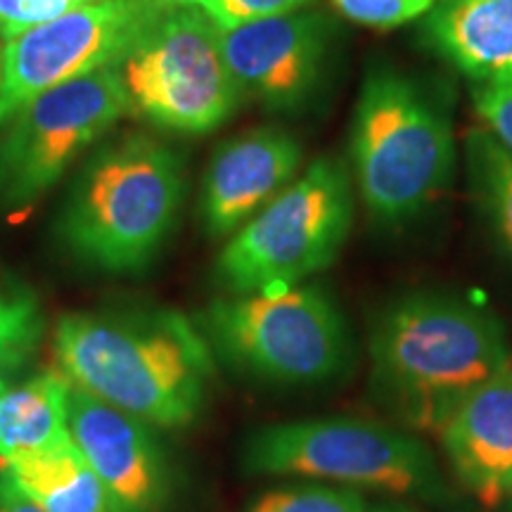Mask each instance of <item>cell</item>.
Returning a JSON list of instances; mask_svg holds the SVG:
<instances>
[{"instance_id": "6da1fadb", "label": "cell", "mask_w": 512, "mask_h": 512, "mask_svg": "<svg viewBox=\"0 0 512 512\" xmlns=\"http://www.w3.org/2000/svg\"><path fill=\"white\" fill-rule=\"evenodd\" d=\"M64 377L152 427L197 418L214 375V351L195 320L171 309L67 313L55 325Z\"/></svg>"}, {"instance_id": "7a4b0ae2", "label": "cell", "mask_w": 512, "mask_h": 512, "mask_svg": "<svg viewBox=\"0 0 512 512\" xmlns=\"http://www.w3.org/2000/svg\"><path fill=\"white\" fill-rule=\"evenodd\" d=\"M510 366L503 323L441 292L396 299L370 335V389L399 425L441 432L453 413Z\"/></svg>"}, {"instance_id": "3957f363", "label": "cell", "mask_w": 512, "mask_h": 512, "mask_svg": "<svg viewBox=\"0 0 512 512\" xmlns=\"http://www.w3.org/2000/svg\"><path fill=\"white\" fill-rule=\"evenodd\" d=\"M185 162L150 133L105 140L83 162L55 219L57 245L98 273H143L181 219Z\"/></svg>"}, {"instance_id": "277c9868", "label": "cell", "mask_w": 512, "mask_h": 512, "mask_svg": "<svg viewBox=\"0 0 512 512\" xmlns=\"http://www.w3.org/2000/svg\"><path fill=\"white\" fill-rule=\"evenodd\" d=\"M349 157L368 214L382 226H401L418 219L451 181V119L411 76L377 67L358 95Z\"/></svg>"}, {"instance_id": "5b68a950", "label": "cell", "mask_w": 512, "mask_h": 512, "mask_svg": "<svg viewBox=\"0 0 512 512\" xmlns=\"http://www.w3.org/2000/svg\"><path fill=\"white\" fill-rule=\"evenodd\" d=\"M242 470L330 479L430 505L453 503L430 448L387 422L316 418L261 427L245 441Z\"/></svg>"}, {"instance_id": "8992f818", "label": "cell", "mask_w": 512, "mask_h": 512, "mask_svg": "<svg viewBox=\"0 0 512 512\" xmlns=\"http://www.w3.org/2000/svg\"><path fill=\"white\" fill-rule=\"evenodd\" d=\"M354 223V185L342 162L318 157L230 238L216 280L230 294H280L328 268Z\"/></svg>"}, {"instance_id": "52a82bcc", "label": "cell", "mask_w": 512, "mask_h": 512, "mask_svg": "<svg viewBox=\"0 0 512 512\" xmlns=\"http://www.w3.org/2000/svg\"><path fill=\"white\" fill-rule=\"evenodd\" d=\"M195 323L214 356L256 380L287 387L323 384L351 361L347 320L316 285L216 299Z\"/></svg>"}, {"instance_id": "ba28073f", "label": "cell", "mask_w": 512, "mask_h": 512, "mask_svg": "<svg viewBox=\"0 0 512 512\" xmlns=\"http://www.w3.org/2000/svg\"><path fill=\"white\" fill-rule=\"evenodd\" d=\"M126 110L162 131L204 136L233 117L242 93L221 31L192 5H174L112 64Z\"/></svg>"}, {"instance_id": "9c48e42d", "label": "cell", "mask_w": 512, "mask_h": 512, "mask_svg": "<svg viewBox=\"0 0 512 512\" xmlns=\"http://www.w3.org/2000/svg\"><path fill=\"white\" fill-rule=\"evenodd\" d=\"M126 114L112 67L64 81L19 107L0 136V214L17 219L43 200Z\"/></svg>"}, {"instance_id": "30bf717a", "label": "cell", "mask_w": 512, "mask_h": 512, "mask_svg": "<svg viewBox=\"0 0 512 512\" xmlns=\"http://www.w3.org/2000/svg\"><path fill=\"white\" fill-rule=\"evenodd\" d=\"M183 0H98L5 41L0 126L31 98L112 67L166 10Z\"/></svg>"}, {"instance_id": "8fae6325", "label": "cell", "mask_w": 512, "mask_h": 512, "mask_svg": "<svg viewBox=\"0 0 512 512\" xmlns=\"http://www.w3.org/2000/svg\"><path fill=\"white\" fill-rule=\"evenodd\" d=\"M335 24L318 10H297L221 31L226 62L242 100L271 112H297L328 69Z\"/></svg>"}, {"instance_id": "7c38bea8", "label": "cell", "mask_w": 512, "mask_h": 512, "mask_svg": "<svg viewBox=\"0 0 512 512\" xmlns=\"http://www.w3.org/2000/svg\"><path fill=\"white\" fill-rule=\"evenodd\" d=\"M69 434L98 475L107 512H159L171 491L166 453L152 425L72 384Z\"/></svg>"}, {"instance_id": "4fadbf2b", "label": "cell", "mask_w": 512, "mask_h": 512, "mask_svg": "<svg viewBox=\"0 0 512 512\" xmlns=\"http://www.w3.org/2000/svg\"><path fill=\"white\" fill-rule=\"evenodd\" d=\"M299 140L283 128H252L214 150L202 176L200 219L211 238L238 233L297 178Z\"/></svg>"}, {"instance_id": "5bb4252c", "label": "cell", "mask_w": 512, "mask_h": 512, "mask_svg": "<svg viewBox=\"0 0 512 512\" xmlns=\"http://www.w3.org/2000/svg\"><path fill=\"white\" fill-rule=\"evenodd\" d=\"M441 434L458 482L489 508L512 496V363L453 413Z\"/></svg>"}, {"instance_id": "9a60e30c", "label": "cell", "mask_w": 512, "mask_h": 512, "mask_svg": "<svg viewBox=\"0 0 512 512\" xmlns=\"http://www.w3.org/2000/svg\"><path fill=\"white\" fill-rule=\"evenodd\" d=\"M425 38L477 83L512 79V0H434Z\"/></svg>"}, {"instance_id": "2e32d148", "label": "cell", "mask_w": 512, "mask_h": 512, "mask_svg": "<svg viewBox=\"0 0 512 512\" xmlns=\"http://www.w3.org/2000/svg\"><path fill=\"white\" fill-rule=\"evenodd\" d=\"M72 382L57 373H38L29 380L0 387V458H17L50 451L72 439L67 401Z\"/></svg>"}, {"instance_id": "e0dca14e", "label": "cell", "mask_w": 512, "mask_h": 512, "mask_svg": "<svg viewBox=\"0 0 512 512\" xmlns=\"http://www.w3.org/2000/svg\"><path fill=\"white\" fill-rule=\"evenodd\" d=\"M3 465L46 512H107L105 489L74 439Z\"/></svg>"}, {"instance_id": "ac0fdd59", "label": "cell", "mask_w": 512, "mask_h": 512, "mask_svg": "<svg viewBox=\"0 0 512 512\" xmlns=\"http://www.w3.org/2000/svg\"><path fill=\"white\" fill-rule=\"evenodd\" d=\"M467 159L479 204L512 256V157L486 128H477L467 136Z\"/></svg>"}, {"instance_id": "d6986e66", "label": "cell", "mask_w": 512, "mask_h": 512, "mask_svg": "<svg viewBox=\"0 0 512 512\" xmlns=\"http://www.w3.org/2000/svg\"><path fill=\"white\" fill-rule=\"evenodd\" d=\"M46 335V316L36 294L0 285V375L15 373L36 354Z\"/></svg>"}, {"instance_id": "ffe728a7", "label": "cell", "mask_w": 512, "mask_h": 512, "mask_svg": "<svg viewBox=\"0 0 512 512\" xmlns=\"http://www.w3.org/2000/svg\"><path fill=\"white\" fill-rule=\"evenodd\" d=\"M366 498L354 489L302 484L275 489L261 496L249 512H368Z\"/></svg>"}, {"instance_id": "44dd1931", "label": "cell", "mask_w": 512, "mask_h": 512, "mask_svg": "<svg viewBox=\"0 0 512 512\" xmlns=\"http://www.w3.org/2000/svg\"><path fill=\"white\" fill-rule=\"evenodd\" d=\"M311 3L316 0H183V5L202 10L219 31H233L259 19L304 10Z\"/></svg>"}, {"instance_id": "7402d4cb", "label": "cell", "mask_w": 512, "mask_h": 512, "mask_svg": "<svg viewBox=\"0 0 512 512\" xmlns=\"http://www.w3.org/2000/svg\"><path fill=\"white\" fill-rule=\"evenodd\" d=\"M349 22L370 29H396L432 10L434 0H330Z\"/></svg>"}, {"instance_id": "603a6c76", "label": "cell", "mask_w": 512, "mask_h": 512, "mask_svg": "<svg viewBox=\"0 0 512 512\" xmlns=\"http://www.w3.org/2000/svg\"><path fill=\"white\" fill-rule=\"evenodd\" d=\"M91 3L98 0H0V36L3 41H12L24 31Z\"/></svg>"}, {"instance_id": "cb8c5ba5", "label": "cell", "mask_w": 512, "mask_h": 512, "mask_svg": "<svg viewBox=\"0 0 512 512\" xmlns=\"http://www.w3.org/2000/svg\"><path fill=\"white\" fill-rule=\"evenodd\" d=\"M472 100H475L477 117L484 121L486 131L512 157V79L477 83Z\"/></svg>"}, {"instance_id": "d4e9b609", "label": "cell", "mask_w": 512, "mask_h": 512, "mask_svg": "<svg viewBox=\"0 0 512 512\" xmlns=\"http://www.w3.org/2000/svg\"><path fill=\"white\" fill-rule=\"evenodd\" d=\"M0 512H46L17 484L5 465H0Z\"/></svg>"}, {"instance_id": "484cf974", "label": "cell", "mask_w": 512, "mask_h": 512, "mask_svg": "<svg viewBox=\"0 0 512 512\" xmlns=\"http://www.w3.org/2000/svg\"><path fill=\"white\" fill-rule=\"evenodd\" d=\"M368 512H415L406 505H394V503H382V505H370Z\"/></svg>"}, {"instance_id": "4316f807", "label": "cell", "mask_w": 512, "mask_h": 512, "mask_svg": "<svg viewBox=\"0 0 512 512\" xmlns=\"http://www.w3.org/2000/svg\"><path fill=\"white\" fill-rule=\"evenodd\" d=\"M3 88H5V41L0 36V100H3Z\"/></svg>"}, {"instance_id": "83f0119b", "label": "cell", "mask_w": 512, "mask_h": 512, "mask_svg": "<svg viewBox=\"0 0 512 512\" xmlns=\"http://www.w3.org/2000/svg\"><path fill=\"white\" fill-rule=\"evenodd\" d=\"M5 382H8V377H5V375H0V387H3Z\"/></svg>"}, {"instance_id": "f1b7e54d", "label": "cell", "mask_w": 512, "mask_h": 512, "mask_svg": "<svg viewBox=\"0 0 512 512\" xmlns=\"http://www.w3.org/2000/svg\"><path fill=\"white\" fill-rule=\"evenodd\" d=\"M510 512H512V496H510Z\"/></svg>"}]
</instances>
